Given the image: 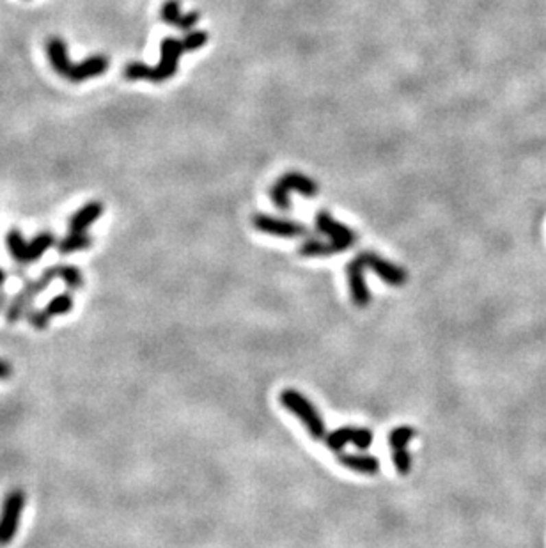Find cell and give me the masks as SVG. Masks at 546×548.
Here are the masks:
<instances>
[{
  "mask_svg": "<svg viewBox=\"0 0 546 548\" xmlns=\"http://www.w3.org/2000/svg\"><path fill=\"white\" fill-rule=\"evenodd\" d=\"M278 401H281L282 407L286 408L287 412H291L305 426L311 438L321 440V438L327 437V426H324L320 410L302 392L295 389H284L281 396H278Z\"/></svg>",
  "mask_w": 546,
  "mask_h": 548,
  "instance_id": "1",
  "label": "cell"
},
{
  "mask_svg": "<svg viewBox=\"0 0 546 548\" xmlns=\"http://www.w3.org/2000/svg\"><path fill=\"white\" fill-rule=\"evenodd\" d=\"M57 277H59V274H57V265H56L51 266V268H48V270H45L43 274L39 275L38 278H34V281H27L25 286L18 291V295L13 298V302L8 305V309H5V320H8L9 323H16L23 314L29 313L30 304H32V302H34V300L38 298V296L41 295V293H43Z\"/></svg>",
  "mask_w": 546,
  "mask_h": 548,
  "instance_id": "2",
  "label": "cell"
},
{
  "mask_svg": "<svg viewBox=\"0 0 546 548\" xmlns=\"http://www.w3.org/2000/svg\"><path fill=\"white\" fill-rule=\"evenodd\" d=\"M303 193L305 198H314L320 192V187L314 180H311L309 176L300 174V172H287L282 178H278L277 183L273 184L270 190V199L278 210L286 211L289 210L291 201H289V192Z\"/></svg>",
  "mask_w": 546,
  "mask_h": 548,
  "instance_id": "3",
  "label": "cell"
},
{
  "mask_svg": "<svg viewBox=\"0 0 546 548\" xmlns=\"http://www.w3.org/2000/svg\"><path fill=\"white\" fill-rule=\"evenodd\" d=\"M25 492L20 488L9 490L0 508V547H8L14 540L23 510H25Z\"/></svg>",
  "mask_w": 546,
  "mask_h": 548,
  "instance_id": "4",
  "label": "cell"
},
{
  "mask_svg": "<svg viewBox=\"0 0 546 548\" xmlns=\"http://www.w3.org/2000/svg\"><path fill=\"white\" fill-rule=\"evenodd\" d=\"M185 47L181 39L176 38H165L160 45V60L156 66H151V77L150 80L154 84L169 80L171 77H174L180 66V59L183 56Z\"/></svg>",
  "mask_w": 546,
  "mask_h": 548,
  "instance_id": "5",
  "label": "cell"
},
{
  "mask_svg": "<svg viewBox=\"0 0 546 548\" xmlns=\"http://www.w3.org/2000/svg\"><path fill=\"white\" fill-rule=\"evenodd\" d=\"M372 440V431L367 428H357V426H342V428L335 429V431L329 433L324 437L327 447L333 453H342L348 444H353L355 447H359L360 451H366L371 447Z\"/></svg>",
  "mask_w": 546,
  "mask_h": 548,
  "instance_id": "6",
  "label": "cell"
},
{
  "mask_svg": "<svg viewBox=\"0 0 546 548\" xmlns=\"http://www.w3.org/2000/svg\"><path fill=\"white\" fill-rule=\"evenodd\" d=\"M316 229L320 233H323L324 236H329L330 243L335 247L337 254L353 247V243L357 241V236H355V233L351 231L350 227H346L344 224L337 222L329 211L324 210L316 215Z\"/></svg>",
  "mask_w": 546,
  "mask_h": 548,
  "instance_id": "7",
  "label": "cell"
},
{
  "mask_svg": "<svg viewBox=\"0 0 546 548\" xmlns=\"http://www.w3.org/2000/svg\"><path fill=\"white\" fill-rule=\"evenodd\" d=\"M417 435L412 426H399L388 435V446L392 449V462L397 474L406 475L412 470V456L408 453V444Z\"/></svg>",
  "mask_w": 546,
  "mask_h": 548,
  "instance_id": "8",
  "label": "cell"
},
{
  "mask_svg": "<svg viewBox=\"0 0 546 548\" xmlns=\"http://www.w3.org/2000/svg\"><path fill=\"white\" fill-rule=\"evenodd\" d=\"M252 226L265 235L281 236V238H298V236L307 235V227L296 222V220L277 219V217H270V215L263 213L252 217Z\"/></svg>",
  "mask_w": 546,
  "mask_h": 548,
  "instance_id": "9",
  "label": "cell"
},
{
  "mask_svg": "<svg viewBox=\"0 0 546 548\" xmlns=\"http://www.w3.org/2000/svg\"><path fill=\"white\" fill-rule=\"evenodd\" d=\"M359 257L362 259L366 268L375 272V274L378 275L385 284H388V286L399 287L403 286V284L406 283V278H408V274H406L405 268L387 261V259H383V257L378 256L376 252L366 250V252H360Z\"/></svg>",
  "mask_w": 546,
  "mask_h": 548,
  "instance_id": "10",
  "label": "cell"
},
{
  "mask_svg": "<svg viewBox=\"0 0 546 548\" xmlns=\"http://www.w3.org/2000/svg\"><path fill=\"white\" fill-rule=\"evenodd\" d=\"M364 270H366V265H364L359 256L351 259L348 266H346L351 300H353V304L357 307H366L371 302V293H369V287H367L366 278H364Z\"/></svg>",
  "mask_w": 546,
  "mask_h": 548,
  "instance_id": "11",
  "label": "cell"
},
{
  "mask_svg": "<svg viewBox=\"0 0 546 548\" xmlns=\"http://www.w3.org/2000/svg\"><path fill=\"white\" fill-rule=\"evenodd\" d=\"M108 69V59L105 56H91L87 59H84L78 64H73L71 69L68 73V80L73 82V84H80L84 80H89V78H96L99 75H103Z\"/></svg>",
  "mask_w": 546,
  "mask_h": 548,
  "instance_id": "12",
  "label": "cell"
},
{
  "mask_svg": "<svg viewBox=\"0 0 546 548\" xmlns=\"http://www.w3.org/2000/svg\"><path fill=\"white\" fill-rule=\"evenodd\" d=\"M337 462L348 470H353L357 474L364 475H375L380 472V460L372 456V454H350V453H339Z\"/></svg>",
  "mask_w": 546,
  "mask_h": 548,
  "instance_id": "13",
  "label": "cell"
},
{
  "mask_svg": "<svg viewBox=\"0 0 546 548\" xmlns=\"http://www.w3.org/2000/svg\"><path fill=\"white\" fill-rule=\"evenodd\" d=\"M47 56L48 60H50L51 68L56 71L57 75L60 77H68L69 69H71V60H69V53H68V45L62 38H50L47 41Z\"/></svg>",
  "mask_w": 546,
  "mask_h": 548,
  "instance_id": "14",
  "label": "cell"
},
{
  "mask_svg": "<svg viewBox=\"0 0 546 548\" xmlns=\"http://www.w3.org/2000/svg\"><path fill=\"white\" fill-rule=\"evenodd\" d=\"M103 204L99 201H91L84 204L78 211L71 215L69 219V231H87L96 220L102 217Z\"/></svg>",
  "mask_w": 546,
  "mask_h": 548,
  "instance_id": "15",
  "label": "cell"
},
{
  "mask_svg": "<svg viewBox=\"0 0 546 548\" xmlns=\"http://www.w3.org/2000/svg\"><path fill=\"white\" fill-rule=\"evenodd\" d=\"M89 247H93V238L86 231H69V235L60 238L59 243H57V250H59L60 256L82 252Z\"/></svg>",
  "mask_w": 546,
  "mask_h": 548,
  "instance_id": "16",
  "label": "cell"
},
{
  "mask_svg": "<svg viewBox=\"0 0 546 548\" xmlns=\"http://www.w3.org/2000/svg\"><path fill=\"white\" fill-rule=\"evenodd\" d=\"M54 245H56V236L51 235V233L45 231L36 235L34 238L29 241V247H27V265L41 259L43 254L47 252L50 247H54Z\"/></svg>",
  "mask_w": 546,
  "mask_h": 548,
  "instance_id": "17",
  "label": "cell"
},
{
  "mask_svg": "<svg viewBox=\"0 0 546 548\" xmlns=\"http://www.w3.org/2000/svg\"><path fill=\"white\" fill-rule=\"evenodd\" d=\"M5 245H8L9 252H11V256H13V259L18 265H27V247H29V241L23 238L22 231L11 229L5 235Z\"/></svg>",
  "mask_w": 546,
  "mask_h": 548,
  "instance_id": "18",
  "label": "cell"
},
{
  "mask_svg": "<svg viewBox=\"0 0 546 548\" xmlns=\"http://www.w3.org/2000/svg\"><path fill=\"white\" fill-rule=\"evenodd\" d=\"M332 254H337L335 247L330 241H321L316 238L305 240L300 247V256L303 257H327Z\"/></svg>",
  "mask_w": 546,
  "mask_h": 548,
  "instance_id": "19",
  "label": "cell"
},
{
  "mask_svg": "<svg viewBox=\"0 0 546 548\" xmlns=\"http://www.w3.org/2000/svg\"><path fill=\"white\" fill-rule=\"evenodd\" d=\"M57 274H59L60 281L66 284V287L71 289V291H77V289L84 286V275H82V272L78 270L77 266L57 265Z\"/></svg>",
  "mask_w": 546,
  "mask_h": 548,
  "instance_id": "20",
  "label": "cell"
},
{
  "mask_svg": "<svg viewBox=\"0 0 546 548\" xmlns=\"http://www.w3.org/2000/svg\"><path fill=\"white\" fill-rule=\"evenodd\" d=\"M73 305H75V302H73V296L69 295V293H62V295L54 296V298H51L50 302L45 305V311H47V314L50 318L64 316V314L71 313Z\"/></svg>",
  "mask_w": 546,
  "mask_h": 548,
  "instance_id": "21",
  "label": "cell"
},
{
  "mask_svg": "<svg viewBox=\"0 0 546 548\" xmlns=\"http://www.w3.org/2000/svg\"><path fill=\"white\" fill-rule=\"evenodd\" d=\"M181 16H183V13H181L180 0H167L160 9V18L172 27H178Z\"/></svg>",
  "mask_w": 546,
  "mask_h": 548,
  "instance_id": "22",
  "label": "cell"
},
{
  "mask_svg": "<svg viewBox=\"0 0 546 548\" xmlns=\"http://www.w3.org/2000/svg\"><path fill=\"white\" fill-rule=\"evenodd\" d=\"M150 77H151V66L144 64V62H139V60L130 62V64H126V68H124V78H128V80L132 82L150 80Z\"/></svg>",
  "mask_w": 546,
  "mask_h": 548,
  "instance_id": "23",
  "label": "cell"
},
{
  "mask_svg": "<svg viewBox=\"0 0 546 548\" xmlns=\"http://www.w3.org/2000/svg\"><path fill=\"white\" fill-rule=\"evenodd\" d=\"M27 320H29L30 326L34 330H47L48 325H50L51 318L48 316L45 309H29V313L25 314Z\"/></svg>",
  "mask_w": 546,
  "mask_h": 548,
  "instance_id": "24",
  "label": "cell"
},
{
  "mask_svg": "<svg viewBox=\"0 0 546 548\" xmlns=\"http://www.w3.org/2000/svg\"><path fill=\"white\" fill-rule=\"evenodd\" d=\"M183 47L185 50H197V48L204 47L206 43H208V34H206L204 30H190V32H187V36H185L183 39Z\"/></svg>",
  "mask_w": 546,
  "mask_h": 548,
  "instance_id": "25",
  "label": "cell"
},
{
  "mask_svg": "<svg viewBox=\"0 0 546 548\" xmlns=\"http://www.w3.org/2000/svg\"><path fill=\"white\" fill-rule=\"evenodd\" d=\"M199 18H201V14L197 13V11H192V13L188 14H183L180 20V23H178V29L183 30V32H190V30L193 29V27L197 25V22H199Z\"/></svg>",
  "mask_w": 546,
  "mask_h": 548,
  "instance_id": "26",
  "label": "cell"
},
{
  "mask_svg": "<svg viewBox=\"0 0 546 548\" xmlns=\"http://www.w3.org/2000/svg\"><path fill=\"white\" fill-rule=\"evenodd\" d=\"M11 377H13V366L9 364L8 360L0 359V381L9 380Z\"/></svg>",
  "mask_w": 546,
  "mask_h": 548,
  "instance_id": "27",
  "label": "cell"
},
{
  "mask_svg": "<svg viewBox=\"0 0 546 548\" xmlns=\"http://www.w3.org/2000/svg\"><path fill=\"white\" fill-rule=\"evenodd\" d=\"M5 305H8V293L2 291V286H0V311H2V309H8Z\"/></svg>",
  "mask_w": 546,
  "mask_h": 548,
  "instance_id": "28",
  "label": "cell"
},
{
  "mask_svg": "<svg viewBox=\"0 0 546 548\" xmlns=\"http://www.w3.org/2000/svg\"><path fill=\"white\" fill-rule=\"evenodd\" d=\"M4 283H5V272L0 268V286H2Z\"/></svg>",
  "mask_w": 546,
  "mask_h": 548,
  "instance_id": "29",
  "label": "cell"
}]
</instances>
